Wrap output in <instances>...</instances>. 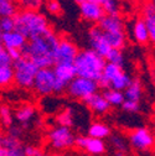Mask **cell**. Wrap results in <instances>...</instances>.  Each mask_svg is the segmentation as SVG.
<instances>
[{
	"instance_id": "obj_6",
	"label": "cell",
	"mask_w": 155,
	"mask_h": 156,
	"mask_svg": "<svg viewBox=\"0 0 155 156\" xmlns=\"http://www.w3.org/2000/svg\"><path fill=\"white\" fill-rule=\"evenodd\" d=\"M47 140L56 152H62L74 146L76 135L70 128L56 125L47 133Z\"/></svg>"
},
{
	"instance_id": "obj_49",
	"label": "cell",
	"mask_w": 155,
	"mask_h": 156,
	"mask_svg": "<svg viewBox=\"0 0 155 156\" xmlns=\"http://www.w3.org/2000/svg\"><path fill=\"white\" fill-rule=\"evenodd\" d=\"M150 3H151V5H153V6L155 8V0H151V2H150Z\"/></svg>"
},
{
	"instance_id": "obj_29",
	"label": "cell",
	"mask_w": 155,
	"mask_h": 156,
	"mask_svg": "<svg viewBox=\"0 0 155 156\" xmlns=\"http://www.w3.org/2000/svg\"><path fill=\"white\" fill-rule=\"evenodd\" d=\"M14 83L13 66H0V88H8Z\"/></svg>"
},
{
	"instance_id": "obj_9",
	"label": "cell",
	"mask_w": 155,
	"mask_h": 156,
	"mask_svg": "<svg viewBox=\"0 0 155 156\" xmlns=\"http://www.w3.org/2000/svg\"><path fill=\"white\" fill-rule=\"evenodd\" d=\"M55 83H56V77H55L52 67L38 68L35 76V80H34L32 89L37 95L49 97L53 94Z\"/></svg>"
},
{
	"instance_id": "obj_1",
	"label": "cell",
	"mask_w": 155,
	"mask_h": 156,
	"mask_svg": "<svg viewBox=\"0 0 155 156\" xmlns=\"http://www.w3.org/2000/svg\"><path fill=\"white\" fill-rule=\"evenodd\" d=\"M59 41L60 37L51 29H49L42 35L30 38L25 47L21 50L23 56L30 58L38 68L53 67L55 50L59 45Z\"/></svg>"
},
{
	"instance_id": "obj_35",
	"label": "cell",
	"mask_w": 155,
	"mask_h": 156,
	"mask_svg": "<svg viewBox=\"0 0 155 156\" xmlns=\"http://www.w3.org/2000/svg\"><path fill=\"white\" fill-rule=\"evenodd\" d=\"M0 29H2L3 34H4V32H10V31L15 30L14 17H11V16L0 17Z\"/></svg>"
},
{
	"instance_id": "obj_51",
	"label": "cell",
	"mask_w": 155,
	"mask_h": 156,
	"mask_svg": "<svg viewBox=\"0 0 155 156\" xmlns=\"http://www.w3.org/2000/svg\"><path fill=\"white\" fill-rule=\"evenodd\" d=\"M154 135H155V122H154Z\"/></svg>"
},
{
	"instance_id": "obj_2",
	"label": "cell",
	"mask_w": 155,
	"mask_h": 156,
	"mask_svg": "<svg viewBox=\"0 0 155 156\" xmlns=\"http://www.w3.org/2000/svg\"><path fill=\"white\" fill-rule=\"evenodd\" d=\"M14 23L15 30L20 32L26 40L42 35L50 29L46 16L37 10L24 9L23 11L16 12L14 15Z\"/></svg>"
},
{
	"instance_id": "obj_39",
	"label": "cell",
	"mask_w": 155,
	"mask_h": 156,
	"mask_svg": "<svg viewBox=\"0 0 155 156\" xmlns=\"http://www.w3.org/2000/svg\"><path fill=\"white\" fill-rule=\"evenodd\" d=\"M0 66H13V60L10 58L6 50L0 52Z\"/></svg>"
},
{
	"instance_id": "obj_28",
	"label": "cell",
	"mask_w": 155,
	"mask_h": 156,
	"mask_svg": "<svg viewBox=\"0 0 155 156\" xmlns=\"http://www.w3.org/2000/svg\"><path fill=\"white\" fill-rule=\"evenodd\" d=\"M104 60L106 62L115 65L121 68H124V65H125V57H124L123 50H118V48H110L108 55L104 57Z\"/></svg>"
},
{
	"instance_id": "obj_48",
	"label": "cell",
	"mask_w": 155,
	"mask_h": 156,
	"mask_svg": "<svg viewBox=\"0 0 155 156\" xmlns=\"http://www.w3.org/2000/svg\"><path fill=\"white\" fill-rule=\"evenodd\" d=\"M2 36H3V31H2V29H0V41H2Z\"/></svg>"
},
{
	"instance_id": "obj_41",
	"label": "cell",
	"mask_w": 155,
	"mask_h": 156,
	"mask_svg": "<svg viewBox=\"0 0 155 156\" xmlns=\"http://www.w3.org/2000/svg\"><path fill=\"white\" fill-rule=\"evenodd\" d=\"M3 138H4V134L0 131V156H8L6 149H5L4 145H3Z\"/></svg>"
},
{
	"instance_id": "obj_20",
	"label": "cell",
	"mask_w": 155,
	"mask_h": 156,
	"mask_svg": "<svg viewBox=\"0 0 155 156\" xmlns=\"http://www.w3.org/2000/svg\"><path fill=\"white\" fill-rule=\"evenodd\" d=\"M3 145L6 149L8 156H25L24 155V146L20 138H15L11 135H4Z\"/></svg>"
},
{
	"instance_id": "obj_17",
	"label": "cell",
	"mask_w": 155,
	"mask_h": 156,
	"mask_svg": "<svg viewBox=\"0 0 155 156\" xmlns=\"http://www.w3.org/2000/svg\"><path fill=\"white\" fill-rule=\"evenodd\" d=\"M132 38L134 40V42H137L138 45H146L148 42H150L148 26L145 24L144 19H137V20L133 23Z\"/></svg>"
},
{
	"instance_id": "obj_24",
	"label": "cell",
	"mask_w": 155,
	"mask_h": 156,
	"mask_svg": "<svg viewBox=\"0 0 155 156\" xmlns=\"http://www.w3.org/2000/svg\"><path fill=\"white\" fill-rule=\"evenodd\" d=\"M106 38L112 48L123 50L127 44V36L124 31H117V32H107L104 34Z\"/></svg>"
},
{
	"instance_id": "obj_11",
	"label": "cell",
	"mask_w": 155,
	"mask_h": 156,
	"mask_svg": "<svg viewBox=\"0 0 155 156\" xmlns=\"http://www.w3.org/2000/svg\"><path fill=\"white\" fill-rule=\"evenodd\" d=\"M88 45L92 51H94L97 55H99L101 57H106L108 52L110 51V46L106 38L104 32L98 27L93 26L88 31Z\"/></svg>"
},
{
	"instance_id": "obj_45",
	"label": "cell",
	"mask_w": 155,
	"mask_h": 156,
	"mask_svg": "<svg viewBox=\"0 0 155 156\" xmlns=\"http://www.w3.org/2000/svg\"><path fill=\"white\" fill-rule=\"evenodd\" d=\"M50 156H66V155H63L62 152H53V154H51Z\"/></svg>"
},
{
	"instance_id": "obj_25",
	"label": "cell",
	"mask_w": 155,
	"mask_h": 156,
	"mask_svg": "<svg viewBox=\"0 0 155 156\" xmlns=\"http://www.w3.org/2000/svg\"><path fill=\"white\" fill-rule=\"evenodd\" d=\"M130 81H132V77H130L127 72H124V69H123V71H121V72L110 81L109 88L117 89V90H121V92H124V89L129 86Z\"/></svg>"
},
{
	"instance_id": "obj_14",
	"label": "cell",
	"mask_w": 155,
	"mask_h": 156,
	"mask_svg": "<svg viewBox=\"0 0 155 156\" xmlns=\"http://www.w3.org/2000/svg\"><path fill=\"white\" fill-rule=\"evenodd\" d=\"M83 104L94 114L97 115H106L107 113H109L110 110V105L109 103L106 101V98L103 97L102 93L96 92L94 94L89 95L88 98H86L83 101Z\"/></svg>"
},
{
	"instance_id": "obj_3",
	"label": "cell",
	"mask_w": 155,
	"mask_h": 156,
	"mask_svg": "<svg viewBox=\"0 0 155 156\" xmlns=\"http://www.w3.org/2000/svg\"><path fill=\"white\" fill-rule=\"evenodd\" d=\"M76 73L78 77L89 78L93 81H98L106 66V60L99 55H97L91 48L78 51L73 61Z\"/></svg>"
},
{
	"instance_id": "obj_37",
	"label": "cell",
	"mask_w": 155,
	"mask_h": 156,
	"mask_svg": "<svg viewBox=\"0 0 155 156\" xmlns=\"http://www.w3.org/2000/svg\"><path fill=\"white\" fill-rule=\"evenodd\" d=\"M46 9H47L49 12L52 14V15H59V14H61V10H62L60 3L57 2V0H47Z\"/></svg>"
},
{
	"instance_id": "obj_4",
	"label": "cell",
	"mask_w": 155,
	"mask_h": 156,
	"mask_svg": "<svg viewBox=\"0 0 155 156\" xmlns=\"http://www.w3.org/2000/svg\"><path fill=\"white\" fill-rule=\"evenodd\" d=\"M14 69V83L23 89H32L35 76L38 71V67L30 60L23 56L20 60L13 62Z\"/></svg>"
},
{
	"instance_id": "obj_33",
	"label": "cell",
	"mask_w": 155,
	"mask_h": 156,
	"mask_svg": "<svg viewBox=\"0 0 155 156\" xmlns=\"http://www.w3.org/2000/svg\"><path fill=\"white\" fill-rule=\"evenodd\" d=\"M102 8L106 15H119V3L118 0H104Z\"/></svg>"
},
{
	"instance_id": "obj_22",
	"label": "cell",
	"mask_w": 155,
	"mask_h": 156,
	"mask_svg": "<svg viewBox=\"0 0 155 156\" xmlns=\"http://www.w3.org/2000/svg\"><path fill=\"white\" fill-rule=\"evenodd\" d=\"M124 99L140 102L143 97V84L138 78H132L129 86L124 89Z\"/></svg>"
},
{
	"instance_id": "obj_10",
	"label": "cell",
	"mask_w": 155,
	"mask_h": 156,
	"mask_svg": "<svg viewBox=\"0 0 155 156\" xmlns=\"http://www.w3.org/2000/svg\"><path fill=\"white\" fill-rule=\"evenodd\" d=\"M74 146L86 151V154L94 155V156L103 155L107 151V144H106L104 140L97 139V138H91V136H88V135L76 136Z\"/></svg>"
},
{
	"instance_id": "obj_21",
	"label": "cell",
	"mask_w": 155,
	"mask_h": 156,
	"mask_svg": "<svg viewBox=\"0 0 155 156\" xmlns=\"http://www.w3.org/2000/svg\"><path fill=\"white\" fill-rule=\"evenodd\" d=\"M121 71H123V68L115 66V65H112V63L106 62V66H104V68H103V72H102V74H101V77H99V80L97 81V83H98V87L102 88L103 90H104V89H108L110 81H112L113 78L117 76Z\"/></svg>"
},
{
	"instance_id": "obj_5",
	"label": "cell",
	"mask_w": 155,
	"mask_h": 156,
	"mask_svg": "<svg viewBox=\"0 0 155 156\" xmlns=\"http://www.w3.org/2000/svg\"><path fill=\"white\" fill-rule=\"evenodd\" d=\"M127 140L132 149L139 152L150 151L155 147V135L146 126H138L132 129L128 133Z\"/></svg>"
},
{
	"instance_id": "obj_12",
	"label": "cell",
	"mask_w": 155,
	"mask_h": 156,
	"mask_svg": "<svg viewBox=\"0 0 155 156\" xmlns=\"http://www.w3.org/2000/svg\"><path fill=\"white\" fill-rule=\"evenodd\" d=\"M78 53L77 45L70 38H60L59 45L55 50V63L73 62Z\"/></svg>"
},
{
	"instance_id": "obj_8",
	"label": "cell",
	"mask_w": 155,
	"mask_h": 156,
	"mask_svg": "<svg viewBox=\"0 0 155 156\" xmlns=\"http://www.w3.org/2000/svg\"><path fill=\"white\" fill-rule=\"evenodd\" d=\"M52 69L56 77L53 94L60 95L63 92H66L68 83L77 76L76 68L73 62H65V63H55Z\"/></svg>"
},
{
	"instance_id": "obj_27",
	"label": "cell",
	"mask_w": 155,
	"mask_h": 156,
	"mask_svg": "<svg viewBox=\"0 0 155 156\" xmlns=\"http://www.w3.org/2000/svg\"><path fill=\"white\" fill-rule=\"evenodd\" d=\"M14 122L15 119L11 108L5 103H0V124L2 126L9 129L14 124Z\"/></svg>"
},
{
	"instance_id": "obj_13",
	"label": "cell",
	"mask_w": 155,
	"mask_h": 156,
	"mask_svg": "<svg viewBox=\"0 0 155 156\" xmlns=\"http://www.w3.org/2000/svg\"><path fill=\"white\" fill-rule=\"evenodd\" d=\"M80 12L86 21L92 24H98L102 20V17L106 15L103 8L91 2V0H87V2L80 4Z\"/></svg>"
},
{
	"instance_id": "obj_32",
	"label": "cell",
	"mask_w": 155,
	"mask_h": 156,
	"mask_svg": "<svg viewBox=\"0 0 155 156\" xmlns=\"http://www.w3.org/2000/svg\"><path fill=\"white\" fill-rule=\"evenodd\" d=\"M144 20L149 31V40L155 46V11L144 15Z\"/></svg>"
},
{
	"instance_id": "obj_26",
	"label": "cell",
	"mask_w": 155,
	"mask_h": 156,
	"mask_svg": "<svg viewBox=\"0 0 155 156\" xmlns=\"http://www.w3.org/2000/svg\"><path fill=\"white\" fill-rule=\"evenodd\" d=\"M102 94L110 107H121L122 103L124 102V93L121 90L108 88V89H104Z\"/></svg>"
},
{
	"instance_id": "obj_15",
	"label": "cell",
	"mask_w": 155,
	"mask_h": 156,
	"mask_svg": "<svg viewBox=\"0 0 155 156\" xmlns=\"http://www.w3.org/2000/svg\"><path fill=\"white\" fill-rule=\"evenodd\" d=\"M36 107L31 103H25L20 105L14 113V119L15 122L21 125L24 129L30 125V123L36 118Z\"/></svg>"
},
{
	"instance_id": "obj_31",
	"label": "cell",
	"mask_w": 155,
	"mask_h": 156,
	"mask_svg": "<svg viewBox=\"0 0 155 156\" xmlns=\"http://www.w3.org/2000/svg\"><path fill=\"white\" fill-rule=\"evenodd\" d=\"M16 14V4L14 0H0V17H6Z\"/></svg>"
},
{
	"instance_id": "obj_30",
	"label": "cell",
	"mask_w": 155,
	"mask_h": 156,
	"mask_svg": "<svg viewBox=\"0 0 155 156\" xmlns=\"http://www.w3.org/2000/svg\"><path fill=\"white\" fill-rule=\"evenodd\" d=\"M109 141H110V145L113 146V149L115 151H128V140L125 136H123L122 134H110L109 136Z\"/></svg>"
},
{
	"instance_id": "obj_34",
	"label": "cell",
	"mask_w": 155,
	"mask_h": 156,
	"mask_svg": "<svg viewBox=\"0 0 155 156\" xmlns=\"http://www.w3.org/2000/svg\"><path fill=\"white\" fill-rule=\"evenodd\" d=\"M122 110L129 114H135L140 112V102H134V101H128L124 99V102L121 105Z\"/></svg>"
},
{
	"instance_id": "obj_38",
	"label": "cell",
	"mask_w": 155,
	"mask_h": 156,
	"mask_svg": "<svg viewBox=\"0 0 155 156\" xmlns=\"http://www.w3.org/2000/svg\"><path fill=\"white\" fill-rule=\"evenodd\" d=\"M24 133V128L21 125H11L9 129H8V135H11V136H15V138H20Z\"/></svg>"
},
{
	"instance_id": "obj_46",
	"label": "cell",
	"mask_w": 155,
	"mask_h": 156,
	"mask_svg": "<svg viewBox=\"0 0 155 156\" xmlns=\"http://www.w3.org/2000/svg\"><path fill=\"white\" fill-rule=\"evenodd\" d=\"M74 2H76L77 4H78V5H80V4H82V3H85V2H87V0H74Z\"/></svg>"
},
{
	"instance_id": "obj_43",
	"label": "cell",
	"mask_w": 155,
	"mask_h": 156,
	"mask_svg": "<svg viewBox=\"0 0 155 156\" xmlns=\"http://www.w3.org/2000/svg\"><path fill=\"white\" fill-rule=\"evenodd\" d=\"M113 156H128V152H125V151H115Z\"/></svg>"
},
{
	"instance_id": "obj_36",
	"label": "cell",
	"mask_w": 155,
	"mask_h": 156,
	"mask_svg": "<svg viewBox=\"0 0 155 156\" xmlns=\"http://www.w3.org/2000/svg\"><path fill=\"white\" fill-rule=\"evenodd\" d=\"M20 5L29 10H37L42 5V0H17Z\"/></svg>"
},
{
	"instance_id": "obj_50",
	"label": "cell",
	"mask_w": 155,
	"mask_h": 156,
	"mask_svg": "<svg viewBox=\"0 0 155 156\" xmlns=\"http://www.w3.org/2000/svg\"><path fill=\"white\" fill-rule=\"evenodd\" d=\"M85 156H94V155H89V154H86Z\"/></svg>"
},
{
	"instance_id": "obj_42",
	"label": "cell",
	"mask_w": 155,
	"mask_h": 156,
	"mask_svg": "<svg viewBox=\"0 0 155 156\" xmlns=\"http://www.w3.org/2000/svg\"><path fill=\"white\" fill-rule=\"evenodd\" d=\"M32 156H50L47 152H45L42 149H40V147H38L37 150H36V152L32 155Z\"/></svg>"
},
{
	"instance_id": "obj_19",
	"label": "cell",
	"mask_w": 155,
	"mask_h": 156,
	"mask_svg": "<svg viewBox=\"0 0 155 156\" xmlns=\"http://www.w3.org/2000/svg\"><path fill=\"white\" fill-rule=\"evenodd\" d=\"M112 134V129L108 124H106L104 122H92L87 129V135L91 138H97V139H107L109 138Z\"/></svg>"
},
{
	"instance_id": "obj_18",
	"label": "cell",
	"mask_w": 155,
	"mask_h": 156,
	"mask_svg": "<svg viewBox=\"0 0 155 156\" xmlns=\"http://www.w3.org/2000/svg\"><path fill=\"white\" fill-rule=\"evenodd\" d=\"M98 27L104 32H117L124 31V24L119 15H104L98 23Z\"/></svg>"
},
{
	"instance_id": "obj_47",
	"label": "cell",
	"mask_w": 155,
	"mask_h": 156,
	"mask_svg": "<svg viewBox=\"0 0 155 156\" xmlns=\"http://www.w3.org/2000/svg\"><path fill=\"white\" fill-rule=\"evenodd\" d=\"M5 48H4V46H3V44H2V41H0V52H3Z\"/></svg>"
},
{
	"instance_id": "obj_44",
	"label": "cell",
	"mask_w": 155,
	"mask_h": 156,
	"mask_svg": "<svg viewBox=\"0 0 155 156\" xmlns=\"http://www.w3.org/2000/svg\"><path fill=\"white\" fill-rule=\"evenodd\" d=\"M91 2H93V3H96V4H98V5L102 6V4L104 3V0H91Z\"/></svg>"
},
{
	"instance_id": "obj_40",
	"label": "cell",
	"mask_w": 155,
	"mask_h": 156,
	"mask_svg": "<svg viewBox=\"0 0 155 156\" xmlns=\"http://www.w3.org/2000/svg\"><path fill=\"white\" fill-rule=\"evenodd\" d=\"M6 51H8L9 56H10V58L13 60V62L20 60V58L23 57V52H21V50H19V48H10V50H6Z\"/></svg>"
},
{
	"instance_id": "obj_16",
	"label": "cell",
	"mask_w": 155,
	"mask_h": 156,
	"mask_svg": "<svg viewBox=\"0 0 155 156\" xmlns=\"http://www.w3.org/2000/svg\"><path fill=\"white\" fill-rule=\"evenodd\" d=\"M26 42H27L26 38L16 30H13L10 32H4L2 36V44L5 50H10V48L23 50Z\"/></svg>"
},
{
	"instance_id": "obj_23",
	"label": "cell",
	"mask_w": 155,
	"mask_h": 156,
	"mask_svg": "<svg viewBox=\"0 0 155 156\" xmlns=\"http://www.w3.org/2000/svg\"><path fill=\"white\" fill-rule=\"evenodd\" d=\"M56 124L60 126H66L72 129L74 126V122H76V114H74V109L71 107H66L65 109L60 110L55 116Z\"/></svg>"
},
{
	"instance_id": "obj_7",
	"label": "cell",
	"mask_w": 155,
	"mask_h": 156,
	"mask_svg": "<svg viewBox=\"0 0 155 156\" xmlns=\"http://www.w3.org/2000/svg\"><path fill=\"white\" fill-rule=\"evenodd\" d=\"M98 89H99V87H98L97 81L76 76L68 83L66 92L71 98L83 102L86 98H88L89 95L94 94L96 92H98Z\"/></svg>"
}]
</instances>
